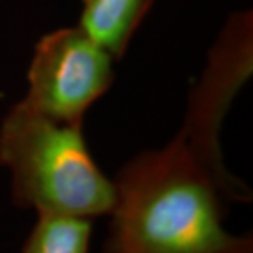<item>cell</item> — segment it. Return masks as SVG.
Here are the masks:
<instances>
[{
  "label": "cell",
  "mask_w": 253,
  "mask_h": 253,
  "mask_svg": "<svg viewBox=\"0 0 253 253\" xmlns=\"http://www.w3.org/2000/svg\"><path fill=\"white\" fill-rule=\"evenodd\" d=\"M21 253H89L91 219L62 214H37Z\"/></svg>",
  "instance_id": "obj_6"
},
{
  "label": "cell",
  "mask_w": 253,
  "mask_h": 253,
  "mask_svg": "<svg viewBox=\"0 0 253 253\" xmlns=\"http://www.w3.org/2000/svg\"><path fill=\"white\" fill-rule=\"evenodd\" d=\"M0 166L23 210L93 219L114 207V181L94 162L81 124L46 117L24 100L1 120Z\"/></svg>",
  "instance_id": "obj_2"
},
{
  "label": "cell",
  "mask_w": 253,
  "mask_h": 253,
  "mask_svg": "<svg viewBox=\"0 0 253 253\" xmlns=\"http://www.w3.org/2000/svg\"><path fill=\"white\" fill-rule=\"evenodd\" d=\"M113 181L104 253H253L251 234L235 235L224 226L231 203L252 200L249 187L180 134L136 155Z\"/></svg>",
  "instance_id": "obj_1"
},
{
  "label": "cell",
  "mask_w": 253,
  "mask_h": 253,
  "mask_svg": "<svg viewBox=\"0 0 253 253\" xmlns=\"http://www.w3.org/2000/svg\"><path fill=\"white\" fill-rule=\"evenodd\" d=\"M253 16L251 10L228 18L200 82L191 90L180 134L208 162L225 166L219 131L238 91L252 75Z\"/></svg>",
  "instance_id": "obj_4"
},
{
  "label": "cell",
  "mask_w": 253,
  "mask_h": 253,
  "mask_svg": "<svg viewBox=\"0 0 253 253\" xmlns=\"http://www.w3.org/2000/svg\"><path fill=\"white\" fill-rule=\"evenodd\" d=\"M114 58L79 26L48 33L37 42L24 101L46 117L81 124L114 81Z\"/></svg>",
  "instance_id": "obj_3"
},
{
  "label": "cell",
  "mask_w": 253,
  "mask_h": 253,
  "mask_svg": "<svg viewBox=\"0 0 253 253\" xmlns=\"http://www.w3.org/2000/svg\"><path fill=\"white\" fill-rule=\"evenodd\" d=\"M155 0H83L79 27L121 59Z\"/></svg>",
  "instance_id": "obj_5"
}]
</instances>
